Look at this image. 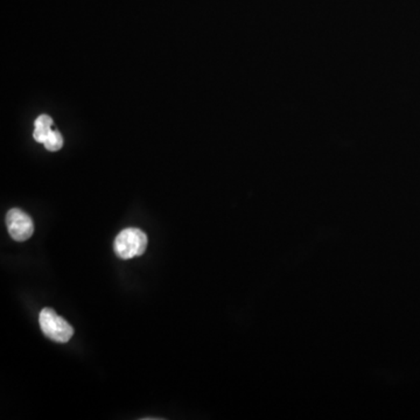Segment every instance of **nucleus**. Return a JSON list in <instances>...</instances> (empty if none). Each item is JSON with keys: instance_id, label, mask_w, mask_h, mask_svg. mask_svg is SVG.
Masks as SVG:
<instances>
[{"instance_id": "obj_1", "label": "nucleus", "mask_w": 420, "mask_h": 420, "mask_svg": "<svg viewBox=\"0 0 420 420\" xmlns=\"http://www.w3.org/2000/svg\"><path fill=\"white\" fill-rule=\"evenodd\" d=\"M147 236L138 228H127L120 231L115 238L114 250L122 259L139 257L146 251Z\"/></svg>"}, {"instance_id": "obj_4", "label": "nucleus", "mask_w": 420, "mask_h": 420, "mask_svg": "<svg viewBox=\"0 0 420 420\" xmlns=\"http://www.w3.org/2000/svg\"><path fill=\"white\" fill-rule=\"evenodd\" d=\"M53 127V119L48 115H41L35 120V127H34L33 137L37 143L44 144L46 138L49 136Z\"/></svg>"}, {"instance_id": "obj_2", "label": "nucleus", "mask_w": 420, "mask_h": 420, "mask_svg": "<svg viewBox=\"0 0 420 420\" xmlns=\"http://www.w3.org/2000/svg\"><path fill=\"white\" fill-rule=\"evenodd\" d=\"M39 324L42 333L57 344H66L73 337V327L52 308L41 310Z\"/></svg>"}, {"instance_id": "obj_3", "label": "nucleus", "mask_w": 420, "mask_h": 420, "mask_svg": "<svg viewBox=\"0 0 420 420\" xmlns=\"http://www.w3.org/2000/svg\"><path fill=\"white\" fill-rule=\"evenodd\" d=\"M6 226L10 236L17 242H25L34 233L33 220L23 210L13 208L6 215Z\"/></svg>"}, {"instance_id": "obj_5", "label": "nucleus", "mask_w": 420, "mask_h": 420, "mask_svg": "<svg viewBox=\"0 0 420 420\" xmlns=\"http://www.w3.org/2000/svg\"><path fill=\"white\" fill-rule=\"evenodd\" d=\"M44 145L47 150L57 152L64 146V137L61 136L59 131L53 130L45 140Z\"/></svg>"}]
</instances>
